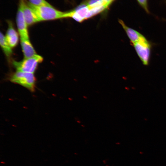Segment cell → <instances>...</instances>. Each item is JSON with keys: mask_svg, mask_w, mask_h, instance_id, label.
<instances>
[{"mask_svg": "<svg viewBox=\"0 0 166 166\" xmlns=\"http://www.w3.org/2000/svg\"><path fill=\"white\" fill-rule=\"evenodd\" d=\"M27 3L34 11L40 21L64 18L65 12L58 10L52 6H38L29 2Z\"/></svg>", "mask_w": 166, "mask_h": 166, "instance_id": "6da1fadb", "label": "cell"}, {"mask_svg": "<svg viewBox=\"0 0 166 166\" xmlns=\"http://www.w3.org/2000/svg\"><path fill=\"white\" fill-rule=\"evenodd\" d=\"M10 81L22 85L31 91L34 90L36 78L33 73L17 71L11 77Z\"/></svg>", "mask_w": 166, "mask_h": 166, "instance_id": "7a4b0ae2", "label": "cell"}, {"mask_svg": "<svg viewBox=\"0 0 166 166\" xmlns=\"http://www.w3.org/2000/svg\"><path fill=\"white\" fill-rule=\"evenodd\" d=\"M43 60L41 56L36 54L31 57L25 58L20 62L14 61L13 63L17 71L33 73L38 64Z\"/></svg>", "mask_w": 166, "mask_h": 166, "instance_id": "3957f363", "label": "cell"}, {"mask_svg": "<svg viewBox=\"0 0 166 166\" xmlns=\"http://www.w3.org/2000/svg\"><path fill=\"white\" fill-rule=\"evenodd\" d=\"M132 45L143 65H148L151 52V46L150 43L145 38Z\"/></svg>", "mask_w": 166, "mask_h": 166, "instance_id": "277c9868", "label": "cell"}, {"mask_svg": "<svg viewBox=\"0 0 166 166\" xmlns=\"http://www.w3.org/2000/svg\"><path fill=\"white\" fill-rule=\"evenodd\" d=\"M19 5L21 7L28 26L40 21L34 11L29 6L25 0H20Z\"/></svg>", "mask_w": 166, "mask_h": 166, "instance_id": "5b68a950", "label": "cell"}, {"mask_svg": "<svg viewBox=\"0 0 166 166\" xmlns=\"http://www.w3.org/2000/svg\"><path fill=\"white\" fill-rule=\"evenodd\" d=\"M16 22L21 39H29L27 25L20 6L19 5L16 16Z\"/></svg>", "mask_w": 166, "mask_h": 166, "instance_id": "8992f818", "label": "cell"}, {"mask_svg": "<svg viewBox=\"0 0 166 166\" xmlns=\"http://www.w3.org/2000/svg\"><path fill=\"white\" fill-rule=\"evenodd\" d=\"M118 22L125 31L132 44L145 38L143 35L137 31L128 26L122 20L119 19Z\"/></svg>", "mask_w": 166, "mask_h": 166, "instance_id": "52a82bcc", "label": "cell"}, {"mask_svg": "<svg viewBox=\"0 0 166 166\" xmlns=\"http://www.w3.org/2000/svg\"><path fill=\"white\" fill-rule=\"evenodd\" d=\"M8 23V28L5 37L8 44L12 48L15 47L18 43V35L13 27L12 22L9 21Z\"/></svg>", "mask_w": 166, "mask_h": 166, "instance_id": "ba28073f", "label": "cell"}, {"mask_svg": "<svg viewBox=\"0 0 166 166\" xmlns=\"http://www.w3.org/2000/svg\"><path fill=\"white\" fill-rule=\"evenodd\" d=\"M21 42L25 58L31 57L37 54L29 39H21Z\"/></svg>", "mask_w": 166, "mask_h": 166, "instance_id": "9c48e42d", "label": "cell"}, {"mask_svg": "<svg viewBox=\"0 0 166 166\" xmlns=\"http://www.w3.org/2000/svg\"><path fill=\"white\" fill-rule=\"evenodd\" d=\"M0 43L1 47L4 53L8 57H10L12 53L11 48L7 42L6 37L1 32Z\"/></svg>", "mask_w": 166, "mask_h": 166, "instance_id": "30bf717a", "label": "cell"}, {"mask_svg": "<svg viewBox=\"0 0 166 166\" xmlns=\"http://www.w3.org/2000/svg\"><path fill=\"white\" fill-rule=\"evenodd\" d=\"M109 6L107 4L94 7L89 10L87 15L86 19L89 18L103 11Z\"/></svg>", "mask_w": 166, "mask_h": 166, "instance_id": "8fae6325", "label": "cell"}, {"mask_svg": "<svg viewBox=\"0 0 166 166\" xmlns=\"http://www.w3.org/2000/svg\"><path fill=\"white\" fill-rule=\"evenodd\" d=\"M28 1L30 3L36 6H52L45 0H28Z\"/></svg>", "mask_w": 166, "mask_h": 166, "instance_id": "7c38bea8", "label": "cell"}, {"mask_svg": "<svg viewBox=\"0 0 166 166\" xmlns=\"http://www.w3.org/2000/svg\"><path fill=\"white\" fill-rule=\"evenodd\" d=\"M139 4L148 13H149L148 5V0H137Z\"/></svg>", "mask_w": 166, "mask_h": 166, "instance_id": "4fadbf2b", "label": "cell"}, {"mask_svg": "<svg viewBox=\"0 0 166 166\" xmlns=\"http://www.w3.org/2000/svg\"><path fill=\"white\" fill-rule=\"evenodd\" d=\"M102 0H89L87 2L88 6L91 5L98 3Z\"/></svg>", "mask_w": 166, "mask_h": 166, "instance_id": "5bb4252c", "label": "cell"}, {"mask_svg": "<svg viewBox=\"0 0 166 166\" xmlns=\"http://www.w3.org/2000/svg\"><path fill=\"white\" fill-rule=\"evenodd\" d=\"M106 0L109 6L111 5V4L114 0Z\"/></svg>", "mask_w": 166, "mask_h": 166, "instance_id": "9a60e30c", "label": "cell"}]
</instances>
